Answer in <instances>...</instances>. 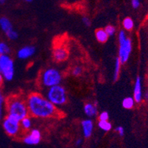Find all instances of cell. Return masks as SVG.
<instances>
[{"mask_svg":"<svg viewBox=\"0 0 148 148\" xmlns=\"http://www.w3.org/2000/svg\"><path fill=\"white\" fill-rule=\"evenodd\" d=\"M28 112L36 118H51L57 116V108L46 97L38 93H31L26 100Z\"/></svg>","mask_w":148,"mask_h":148,"instance_id":"1","label":"cell"},{"mask_svg":"<svg viewBox=\"0 0 148 148\" xmlns=\"http://www.w3.org/2000/svg\"><path fill=\"white\" fill-rule=\"evenodd\" d=\"M8 116H11L20 121L28 116V109L26 101L18 96H13L8 99L6 102Z\"/></svg>","mask_w":148,"mask_h":148,"instance_id":"2","label":"cell"},{"mask_svg":"<svg viewBox=\"0 0 148 148\" xmlns=\"http://www.w3.org/2000/svg\"><path fill=\"white\" fill-rule=\"evenodd\" d=\"M46 98L56 107L62 106L67 102V92L63 86L58 84L47 88Z\"/></svg>","mask_w":148,"mask_h":148,"instance_id":"3","label":"cell"},{"mask_svg":"<svg viewBox=\"0 0 148 148\" xmlns=\"http://www.w3.org/2000/svg\"><path fill=\"white\" fill-rule=\"evenodd\" d=\"M119 59L121 64H125L129 59L132 51V42L127 38L124 30H121L119 34Z\"/></svg>","mask_w":148,"mask_h":148,"instance_id":"4","label":"cell"},{"mask_svg":"<svg viewBox=\"0 0 148 148\" xmlns=\"http://www.w3.org/2000/svg\"><path fill=\"white\" fill-rule=\"evenodd\" d=\"M62 80V76L60 71L54 67H50L45 70L41 76L42 85L49 88L60 84Z\"/></svg>","mask_w":148,"mask_h":148,"instance_id":"5","label":"cell"},{"mask_svg":"<svg viewBox=\"0 0 148 148\" xmlns=\"http://www.w3.org/2000/svg\"><path fill=\"white\" fill-rule=\"evenodd\" d=\"M0 71L5 80L11 81L14 79V63L8 55L0 56Z\"/></svg>","mask_w":148,"mask_h":148,"instance_id":"6","label":"cell"},{"mask_svg":"<svg viewBox=\"0 0 148 148\" xmlns=\"http://www.w3.org/2000/svg\"><path fill=\"white\" fill-rule=\"evenodd\" d=\"M5 131L10 136H15L19 131L20 129V121L11 116H8L2 122Z\"/></svg>","mask_w":148,"mask_h":148,"instance_id":"7","label":"cell"},{"mask_svg":"<svg viewBox=\"0 0 148 148\" xmlns=\"http://www.w3.org/2000/svg\"><path fill=\"white\" fill-rule=\"evenodd\" d=\"M53 56L55 61L58 62H62L65 61L68 57V51L64 46H57L54 48L53 51Z\"/></svg>","mask_w":148,"mask_h":148,"instance_id":"8","label":"cell"},{"mask_svg":"<svg viewBox=\"0 0 148 148\" xmlns=\"http://www.w3.org/2000/svg\"><path fill=\"white\" fill-rule=\"evenodd\" d=\"M41 133L36 129L33 130L28 136L24 138V142L29 145H36L40 142Z\"/></svg>","mask_w":148,"mask_h":148,"instance_id":"9","label":"cell"},{"mask_svg":"<svg viewBox=\"0 0 148 148\" xmlns=\"http://www.w3.org/2000/svg\"><path fill=\"white\" fill-rule=\"evenodd\" d=\"M36 52V48L34 46H25L20 48L17 52V56L20 59H27L34 55Z\"/></svg>","mask_w":148,"mask_h":148,"instance_id":"10","label":"cell"},{"mask_svg":"<svg viewBox=\"0 0 148 148\" xmlns=\"http://www.w3.org/2000/svg\"><path fill=\"white\" fill-rule=\"evenodd\" d=\"M82 127L84 136L85 138H89L92 135V130H93V122L90 119H84L82 121Z\"/></svg>","mask_w":148,"mask_h":148,"instance_id":"11","label":"cell"},{"mask_svg":"<svg viewBox=\"0 0 148 148\" xmlns=\"http://www.w3.org/2000/svg\"><path fill=\"white\" fill-rule=\"evenodd\" d=\"M84 112L88 118L95 117L98 113L97 102H95L94 104H92V103H87V104H84Z\"/></svg>","mask_w":148,"mask_h":148,"instance_id":"12","label":"cell"},{"mask_svg":"<svg viewBox=\"0 0 148 148\" xmlns=\"http://www.w3.org/2000/svg\"><path fill=\"white\" fill-rule=\"evenodd\" d=\"M142 97V91H141V78L139 76L136 78V82H135L134 86V99L135 101L137 103L140 102Z\"/></svg>","mask_w":148,"mask_h":148,"instance_id":"13","label":"cell"},{"mask_svg":"<svg viewBox=\"0 0 148 148\" xmlns=\"http://www.w3.org/2000/svg\"><path fill=\"white\" fill-rule=\"evenodd\" d=\"M0 27L5 34H7L9 31L13 30V25H12L10 21L8 18L4 16L0 18Z\"/></svg>","mask_w":148,"mask_h":148,"instance_id":"14","label":"cell"},{"mask_svg":"<svg viewBox=\"0 0 148 148\" xmlns=\"http://www.w3.org/2000/svg\"><path fill=\"white\" fill-rule=\"evenodd\" d=\"M96 38L98 42L104 43L108 41L109 36L105 32L104 29H99L96 31Z\"/></svg>","mask_w":148,"mask_h":148,"instance_id":"15","label":"cell"},{"mask_svg":"<svg viewBox=\"0 0 148 148\" xmlns=\"http://www.w3.org/2000/svg\"><path fill=\"white\" fill-rule=\"evenodd\" d=\"M121 62H120L119 58H116V62H115V67H114V73H113V80L115 82L117 81L119 76L120 74V71H121Z\"/></svg>","mask_w":148,"mask_h":148,"instance_id":"16","label":"cell"},{"mask_svg":"<svg viewBox=\"0 0 148 148\" xmlns=\"http://www.w3.org/2000/svg\"><path fill=\"white\" fill-rule=\"evenodd\" d=\"M135 100L132 97H126L122 101V106L125 109H131L134 106Z\"/></svg>","mask_w":148,"mask_h":148,"instance_id":"17","label":"cell"},{"mask_svg":"<svg viewBox=\"0 0 148 148\" xmlns=\"http://www.w3.org/2000/svg\"><path fill=\"white\" fill-rule=\"evenodd\" d=\"M98 126L101 130H104V131H109L112 128V125L111 123L109 122L108 121H100L98 123Z\"/></svg>","mask_w":148,"mask_h":148,"instance_id":"18","label":"cell"},{"mask_svg":"<svg viewBox=\"0 0 148 148\" xmlns=\"http://www.w3.org/2000/svg\"><path fill=\"white\" fill-rule=\"evenodd\" d=\"M133 25H134V24H133V21L132 20V18L127 17V18H125L123 20V27H124L125 30H131L133 27Z\"/></svg>","mask_w":148,"mask_h":148,"instance_id":"19","label":"cell"},{"mask_svg":"<svg viewBox=\"0 0 148 148\" xmlns=\"http://www.w3.org/2000/svg\"><path fill=\"white\" fill-rule=\"evenodd\" d=\"M10 52V49L6 43L0 42V56L1 55H8Z\"/></svg>","mask_w":148,"mask_h":148,"instance_id":"20","label":"cell"},{"mask_svg":"<svg viewBox=\"0 0 148 148\" xmlns=\"http://www.w3.org/2000/svg\"><path fill=\"white\" fill-rule=\"evenodd\" d=\"M20 125L24 128V129H29L30 128L31 125H32V122L31 120L29 118L28 116L25 117V118L22 119L20 121Z\"/></svg>","mask_w":148,"mask_h":148,"instance_id":"21","label":"cell"},{"mask_svg":"<svg viewBox=\"0 0 148 148\" xmlns=\"http://www.w3.org/2000/svg\"><path fill=\"white\" fill-rule=\"evenodd\" d=\"M104 30H105V32L107 33V34L109 36H113L115 34V33H116V28L113 25L106 26V27L104 28Z\"/></svg>","mask_w":148,"mask_h":148,"instance_id":"22","label":"cell"},{"mask_svg":"<svg viewBox=\"0 0 148 148\" xmlns=\"http://www.w3.org/2000/svg\"><path fill=\"white\" fill-rule=\"evenodd\" d=\"M6 34V36H7L8 37L9 39H10V40H16V39H18V33L16 32V31H15V30L13 29L12 30H10V31H9L8 33H7Z\"/></svg>","mask_w":148,"mask_h":148,"instance_id":"23","label":"cell"},{"mask_svg":"<svg viewBox=\"0 0 148 148\" xmlns=\"http://www.w3.org/2000/svg\"><path fill=\"white\" fill-rule=\"evenodd\" d=\"M82 73V67L80 66H76L72 71V75L76 77L79 76Z\"/></svg>","mask_w":148,"mask_h":148,"instance_id":"24","label":"cell"},{"mask_svg":"<svg viewBox=\"0 0 148 148\" xmlns=\"http://www.w3.org/2000/svg\"><path fill=\"white\" fill-rule=\"evenodd\" d=\"M3 104H4V98L2 96L1 91H0V120L3 118Z\"/></svg>","mask_w":148,"mask_h":148,"instance_id":"25","label":"cell"},{"mask_svg":"<svg viewBox=\"0 0 148 148\" xmlns=\"http://www.w3.org/2000/svg\"><path fill=\"white\" fill-rule=\"evenodd\" d=\"M100 121H108L109 120V114L106 111H103L99 114Z\"/></svg>","mask_w":148,"mask_h":148,"instance_id":"26","label":"cell"},{"mask_svg":"<svg viewBox=\"0 0 148 148\" xmlns=\"http://www.w3.org/2000/svg\"><path fill=\"white\" fill-rule=\"evenodd\" d=\"M82 22L84 23V25L87 26V27H89L91 25V22L90 20V18L87 16L82 17Z\"/></svg>","mask_w":148,"mask_h":148,"instance_id":"27","label":"cell"},{"mask_svg":"<svg viewBox=\"0 0 148 148\" xmlns=\"http://www.w3.org/2000/svg\"><path fill=\"white\" fill-rule=\"evenodd\" d=\"M116 131L117 132V133L121 136H124V133H125V130H124V128H123L121 126L117 127L116 128Z\"/></svg>","mask_w":148,"mask_h":148,"instance_id":"28","label":"cell"},{"mask_svg":"<svg viewBox=\"0 0 148 148\" xmlns=\"http://www.w3.org/2000/svg\"><path fill=\"white\" fill-rule=\"evenodd\" d=\"M131 4H132V7H133V8H138L140 5L139 0H132Z\"/></svg>","mask_w":148,"mask_h":148,"instance_id":"29","label":"cell"},{"mask_svg":"<svg viewBox=\"0 0 148 148\" xmlns=\"http://www.w3.org/2000/svg\"><path fill=\"white\" fill-rule=\"evenodd\" d=\"M82 138H79V139L76 140V145H77V146H79V145H82Z\"/></svg>","mask_w":148,"mask_h":148,"instance_id":"30","label":"cell"},{"mask_svg":"<svg viewBox=\"0 0 148 148\" xmlns=\"http://www.w3.org/2000/svg\"><path fill=\"white\" fill-rule=\"evenodd\" d=\"M2 80H3V76H2V74L1 73V71H0V84L2 82Z\"/></svg>","mask_w":148,"mask_h":148,"instance_id":"31","label":"cell"},{"mask_svg":"<svg viewBox=\"0 0 148 148\" xmlns=\"http://www.w3.org/2000/svg\"><path fill=\"white\" fill-rule=\"evenodd\" d=\"M5 1H6V0H0V5H3L5 2Z\"/></svg>","mask_w":148,"mask_h":148,"instance_id":"32","label":"cell"},{"mask_svg":"<svg viewBox=\"0 0 148 148\" xmlns=\"http://www.w3.org/2000/svg\"><path fill=\"white\" fill-rule=\"evenodd\" d=\"M145 98H146L147 99H148V90L147 91V92L145 93Z\"/></svg>","mask_w":148,"mask_h":148,"instance_id":"33","label":"cell"},{"mask_svg":"<svg viewBox=\"0 0 148 148\" xmlns=\"http://www.w3.org/2000/svg\"><path fill=\"white\" fill-rule=\"evenodd\" d=\"M25 1H26V2H32V0H25Z\"/></svg>","mask_w":148,"mask_h":148,"instance_id":"34","label":"cell"}]
</instances>
